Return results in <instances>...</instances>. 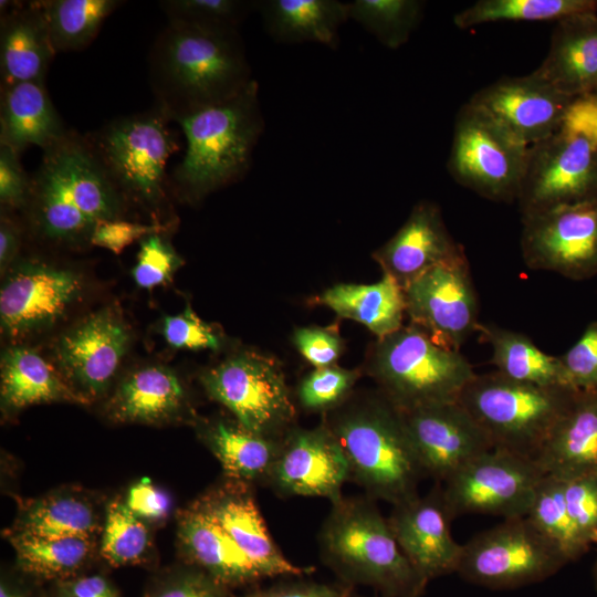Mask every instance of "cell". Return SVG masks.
I'll use <instances>...</instances> for the list:
<instances>
[{
  "label": "cell",
  "instance_id": "44dd1931",
  "mask_svg": "<svg viewBox=\"0 0 597 597\" xmlns=\"http://www.w3.org/2000/svg\"><path fill=\"white\" fill-rule=\"evenodd\" d=\"M387 520L400 549L425 579L457 573L462 544L451 534L440 485L392 505Z\"/></svg>",
  "mask_w": 597,
  "mask_h": 597
},
{
  "label": "cell",
  "instance_id": "e575fe53",
  "mask_svg": "<svg viewBox=\"0 0 597 597\" xmlns=\"http://www.w3.org/2000/svg\"><path fill=\"white\" fill-rule=\"evenodd\" d=\"M56 52L85 49L123 1L38 0Z\"/></svg>",
  "mask_w": 597,
  "mask_h": 597
},
{
  "label": "cell",
  "instance_id": "db71d44e",
  "mask_svg": "<svg viewBox=\"0 0 597 597\" xmlns=\"http://www.w3.org/2000/svg\"><path fill=\"white\" fill-rule=\"evenodd\" d=\"M154 597H231L229 588L197 568L179 576Z\"/></svg>",
  "mask_w": 597,
  "mask_h": 597
},
{
  "label": "cell",
  "instance_id": "680465c9",
  "mask_svg": "<svg viewBox=\"0 0 597 597\" xmlns=\"http://www.w3.org/2000/svg\"><path fill=\"white\" fill-rule=\"evenodd\" d=\"M0 597H22L17 591L8 588L3 583L0 586Z\"/></svg>",
  "mask_w": 597,
  "mask_h": 597
},
{
  "label": "cell",
  "instance_id": "ffe728a7",
  "mask_svg": "<svg viewBox=\"0 0 597 597\" xmlns=\"http://www.w3.org/2000/svg\"><path fill=\"white\" fill-rule=\"evenodd\" d=\"M574 102L534 72L501 77L469 101L528 146L558 132Z\"/></svg>",
  "mask_w": 597,
  "mask_h": 597
},
{
  "label": "cell",
  "instance_id": "bcb514c9",
  "mask_svg": "<svg viewBox=\"0 0 597 597\" xmlns=\"http://www.w3.org/2000/svg\"><path fill=\"white\" fill-rule=\"evenodd\" d=\"M562 482L574 523L589 545L597 543V473L579 474Z\"/></svg>",
  "mask_w": 597,
  "mask_h": 597
},
{
  "label": "cell",
  "instance_id": "4316f807",
  "mask_svg": "<svg viewBox=\"0 0 597 597\" xmlns=\"http://www.w3.org/2000/svg\"><path fill=\"white\" fill-rule=\"evenodd\" d=\"M533 461L561 480L597 473V389L577 392Z\"/></svg>",
  "mask_w": 597,
  "mask_h": 597
},
{
  "label": "cell",
  "instance_id": "ab89813d",
  "mask_svg": "<svg viewBox=\"0 0 597 597\" xmlns=\"http://www.w3.org/2000/svg\"><path fill=\"white\" fill-rule=\"evenodd\" d=\"M348 4L349 19L392 50L409 40L425 7V2L418 0H354Z\"/></svg>",
  "mask_w": 597,
  "mask_h": 597
},
{
  "label": "cell",
  "instance_id": "f546056e",
  "mask_svg": "<svg viewBox=\"0 0 597 597\" xmlns=\"http://www.w3.org/2000/svg\"><path fill=\"white\" fill-rule=\"evenodd\" d=\"M0 394L2 406L11 410L52 401L88 402L70 386L60 370L24 346L3 350Z\"/></svg>",
  "mask_w": 597,
  "mask_h": 597
},
{
  "label": "cell",
  "instance_id": "f5cc1de1",
  "mask_svg": "<svg viewBox=\"0 0 597 597\" xmlns=\"http://www.w3.org/2000/svg\"><path fill=\"white\" fill-rule=\"evenodd\" d=\"M125 504L143 521L156 522L168 516L171 499L167 492L154 485L148 478H144L129 489Z\"/></svg>",
  "mask_w": 597,
  "mask_h": 597
},
{
  "label": "cell",
  "instance_id": "8fae6325",
  "mask_svg": "<svg viewBox=\"0 0 597 597\" xmlns=\"http://www.w3.org/2000/svg\"><path fill=\"white\" fill-rule=\"evenodd\" d=\"M200 380L208 396L249 430L281 440L296 426L291 391L271 357L243 352L205 371Z\"/></svg>",
  "mask_w": 597,
  "mask_h": 597
},
{
  "label": "cell",
  "instance_id": "f907efd6",
  "mask_svg": "<svg viewBox=\"0 0 597 597\" xmlns=\"http://www.w3.org/2000/svg\"><path fill=\"white\" fill-rule=\"evenodd\" d=\"M354 587L341 582L328 584L304 576L280 577L276 583L254 588L241 597H353Z\"/></svg>",
  "mask_w": 597,
  "mask_h": 597
},
{
  "label": "cell",
  "instance_id": "74e56055",
  "mask_svg": "<svg viewBox=\"0 0 597 597\" xmlns=\"http://www.w3.org/2000/svg\"><path fill=\"white\" fill-rule=\"evenodd\" d=\"M525 517L558 547L568 563L589 547L568 512L563 482L557 478L543 476Z\"/></svg>",
  "mask_w": 597,
  "mask_h": 597
},
{
  "label": "cell",
  "instance_id": "9f6ffc18",
  "mask_svg": "<svg viewBox=\"0 0 597 597\" xmlns=\"http://www.w3.org/2000/svg\"><path fill=\"white\" fill-rule=\"evenodd\" d=\"M21 229L7 214H1L0 221V269L7 270L14 260L21 244Z\"/></svg>",
  "mask_w": 597,
  "mask_h": 597
},
{
  "label": "cell",
  "instance_id": "8992f818",
  "mask_svg": "<svg viewBox=\"0 0 597 597\" xmlns=\"http://www.w3.org/2000/svg\"><path fill=\"white\" fill-rule=\"evenodd\" d=\"M171 119L157 105L151 109L115 118L86 135L111 180L127 202L155 216L167 203V161L178 150ZM170 224V223H165Z\"/></svg>",
  "mask_w": 597,
  "mask_h": 597
},
{
  "label": "cell",
  "instance_id": "60d3db41",
  "mask_svg": "<svg viewBox=\"0 0 597 597\" xmlns=\"http://www.w3.org/2000/svg\"><path fill=\"white\" fill-rule=\"evenodd\" d=\"M149 546V532L142 519L121 501L109 503L102 534L101 554L114 566L134 564Z\"/></svg>",
  "mask_w": 597,
  "mask_h": 597
},
{
  "label": "cell",
  "instance_id": "7402d4cb",
  "mask_svg": "<svg viewBox=\"0 0 597 597\" xmlns=\"http://www.w3.org/2000/svg\"><path fill=\"white\" fill-rule=\"evenodd\" d=\"M198 502L220 523L264 579L305 576L315 570L292 563L282 553L264 522L252 484L227 478Z\"/></svg>",
  "mask_w": 597,
  "mask_h": 597
},
{
  "label": "cell",
  "instance_id": "4fadbf2b",
  "mask_svg": "<svg viewBox=\"0 0 597 597\" xmlns=\"http://www.w3.org/2000/svg\"><path fill=\"white\" fill-rule=\"evenodd\" d=\"M544 475L532 459L492 448L442 482L441 496L451 520L463 514L523 517Z\"/></svg>",
  "mask_w": 597,
  "mask_h": 597
},
{
  "label": "cell",
  "instance_id": "1f68e13d",
  "mask_svg": "<svg viewBox=\"0 0 597 597\" xmlns=\"http://www.w3.org/2000/svg\"><path fill=\"white\" fill-rule=\"evenodd\" d=\"M201 437L226 478L252 485L266 484L282 441L249 430L235 419L208 422Z\"/></svg>",
  "mask_w": 597,
  "mask_h": 597
},
{
  "label": "cell",
  "instance_id": "52a82bcc",
  "mask_svg": "<svg viewBox=\"0 0 597 597\" xmlns=\"http://www.w3.org/2000/svg\"><path fill=\"white\" fill-rule=\"evenodd\" d=\"M577 392L565 386L517 381L495 370L475 374L458 401L484 430L493 448L534 460Z\"/></svg>",
  "mask_w": 597,
  "mask_h": 597
},
{
  "label": "cell",
  "instance_id": "7dc6e473",
  "mask_svg": "<svg viewBox=\"0 0 597 597\" xmlns=\"http://www.w3.org/2000/svg\"><path fill=\"white\" fill-rule=\"evenodd\" d=\"M161 333L166 343L176 349H212L220 347V338L214 329L187 306L184 312L166 316Z\"/></svg>",
  "mask_w": 597,
  "mask_h": 597
},
{
  "label": "cell",
  "instance_id": "4dcf8cb0",
  "mask_svg": "<svg viewBox=\"0 0 597 597\" xmlns=\"http://www.w3.org/2000/svg\"><path fill=\"white\" fill-rule=\"evenodd\" d=\"M316 303L329 307L342 318L358 322L378 338L400 329L406 314L404 289L385 272L374 284L334 285L318 295Z\"/></svg>",
  "mask_w": 597,
  "mask_h": 597
},
{
  "label": "cell",
  "instance_id": "cb8c5ba5",
  "mask_svg": "<svg viewBox=\"0 0 597 597\" xmlns=\"http://www.w3.org/2000/svg\"><path fill=\"white\" fill-rule=\"evenodd\" d=\"M533 72L575 101L597 93V12L556 21L547 55Z\"/></svg>",
  "mask_w": 597,
  "mask_h": 597
},
{
  "label": "cell",
  "instance_id": "94428289",
  "mask_svg": "<svg viewBox=\"0 0 597 597\" xmlns=\"http://www.w3.org/2000/svg\"><path fill=\"white\" fill-rule=\"evenodd\" d=\"M355 597H368V596H355ZM371 597H379V596H371Z\"/></svg>",
  "mask_w": 597,
  "mask_h": 597
},
{
  "label": "cell",
  "instance_id": "603a6c76",
  "mask_svg": "<svg viewBox=\"0 0 597 597\" xmlns=\"http://www.w3.org/2000/svg\"><path fill=\"white\" fill-rule=\"evenodd\" d=\"M461 244L450 235L440 208L419 201L400 229L377 251L375 260L402 289L431 266L451 258Z\"/></svg>",
  "mask_w": 597,
  "mask_h": 597
},
{
  "label": "cell",
  "instance_id": "681fc988",
  "mask_svg": "<svg viewBox=\"0 0 597 597\" xmlns=\"http://www.w3.org/2000/svg\"><path fill=\"white\" fill-rule=\"evenodd\" d=\"M31 192V177L20 154L0 145V202L4 211L25 209Z\"/></svg>",
  "mask_w": 597,
  "mask_h": 597
},
{
  "label": "cell",
  "instance_id": "83f0119b",
  "mask_svg": "<svg viewBox=\"0 0 597 597\" xmlns=\"http://www.w3.org/2000/svg\"><path fill=\"white\" fill-rule=\"evenodd\" d=\"M67 132L44 82H21L1 87L0 145L18 154L29 146L45 150Z\"/></svg>",
  "mask_w": 597,
  "mask_h": 597
},
{
  "label": "cell",
  "instance_id": "d590c367",
  "mask_svg": "<svg viewBox=\"0 0 597 597\" xmlns=\"http://www.w3.org/2000/svg\"><path fill=\"white\" fill-rule=\"evenodd\" d=\"M19 534L44 538L91 540L98 527L96 513L84 499L52 495L32 503L18 523Z\"/></svg>",
  "mask_w": 597,
  "mask_h": 597
},
{
  "label": "cell",
  "instance_id": "6da1fadb",
  "mask_svg": "<svg viewBox=\"0 0 597 597\" xmlns=\"http://www.w3.org/2000/svg\"><path fill=\"white\" fill-rule=\"evenodd\" d=\"M126 207L86 136L69 130L43 150L24 210L39 239L78 247L91 244L100 222L122 219Z\"/></svg>",
  "mask_w": 597,
  "mask_h": 597
},
{
  "label": "cell",
  "instance_id": "d6986e66",
  "mask_svg": "<svg viewBox=\"0 0 597 597\" xmlns=\"http://www.w3.org/2000/svg\"><path fill=\"white\" fill-rule=\"evenodd\" d=\"M400 412L426 476L438 483L493 448L488 434L459 401Z\"/></svg>",
  "mask_w": 597,
  "mask_h": 597
},
{
  "label": "cell",
  "instance_id": "836d02e7",
  "mask_svg": "<svg viewBox=\"0 0 597 597\" xmlns=\"http://www.w3.org/2000/svg\"><path fill=\"white\" fill-rule=\"evenodd\" d=\"M492 347L491 363L500 374L543 387L563 386L558 357L542 352L527 336L494 325H478Z\"/></svg>",
  "mask_w": 597,
  "mask_h": 597
},
{
  "label": "cell",
  "instance_id": "30bf717a",
  "mask_svg": "<svg viewBox=\"0 0 597 597\" xmlns=\"http://www.w3.org/2000/svg\"><path fill=\"white\" fill-rule=\"evenodd\" d=\"M568 561L527 517L506 519L462 544L457 574L491 589L540 583Z\"/></svg>",
  "mask_w": 597,
  "mask_h": 597
},
{
  "label": "cell",
  "instance_id": "2e32d148",
  "mask_svg": "<svg viewBox=\"0 0 597 597\" xmlns=\"http://www.w3.org/2000/svg\"><path fill=\"white\" fill-rule=\"evenodd\" d=\"M82 277L42 261L18 264L0 291L2 333L24 337L50 328L81 298Z\"/></svg>",
  "mask_w": 597,
  "mask_h": 597
},
{
  "label": "cell",
  "instance_id": "b9f144b4",
  "mask_svg": "<svg viewBox=\"0 0 597 597\" xmlns=\"http://www.w3.org/2000/svg\"><path fill=\"white\" fill-rule=\"evenodd\" d=\"M253 3L243 0H164L159 6L168 22L238 30Z\"/></svg>",
  "mask_w": 597,
  "mask_h": 597
},
{
  "label": "cell",
  "instance_id": "d6a6232c",
  "mask_svg": "<svg viewBox=\"0 0 597 597\" xmlns=\"http://www.w3.org/2000/svg\"><path fill=\"white\" fill-rule=\"evenodd\" d=\"M185 390L177 375L164 366H146L129 374L109 400V413L125 422H156L179 412Z\"/></svg>",
  "mask_w": 597,
  "mask_h": 597
},
{
  "label": "cell",
  "instance_id": "ac0fdd59",
  "mask_svg": "<svg viewBox=\"0 0 597 597\" xmlns=\"http://www.w3.org/2000/svg\"><path fill=\"white\" fill-rule=\"evenodd\" d=\"M347 481L344 453L322 422L312 429L295 426L286 433L265 485L281 498H325L335 503Z\"/></svg>",
  "mask_w": 597,
  "mask_h": 597
},
{
  "label": "cell",
  "instance_id": "277c9868",
  "mask_svg": "<svg viewBox=\"0 0 597 597\" xmlns=\"http://www.w3.org/2000/svg\"><path fill=\"white\" fill-rule=\"evenodd\" d=\"M320 557L348 586L379 597H422L427 584L400 549L376 500L343 496L332 503L317 535Z\"/></svg>",
  "mask_w": 597,
  "mask_h": 597
},
{
  "label": "cell",
  "instance_id": "e0dca14e",
  "mask_svg": "<svg viewBox=\"0 0 597 597\" xmlns=\"http://www.w3.org/2000/svg\"><path fill=\"white\" fill-rule=\"evenodd\" d=\"M130 342L118 311L106 307L65 332L54 354L59 370L87 401L101 396L116 375Z\"/></svg>",
  "mask_w": 597,
  "mask_h": 597
},
{
  "label": "cell",
  "instance_id": "8d00e7d4",
  "mask_svg": "<svg viewBox=\"0 0 597 597\" xmlns=\"http://www.w3.org/2000/svg\"><path fill=\"white\" fill-rule=\"evenodd\" d=\"M597 12L596 0H480L458 12L453 22L468 29L496 21H558L582 12Z\"/></svg>",
  "mask_w": 597,
  "mask_h": 597
},
{
  "label": "cell",
  "instance_id": "5bb4252c",
  "mask_svg": "<svg viewBox=\"0 0 597 597\" xmlns=\"http://www.w3.org/2000/svg\"><path fill=\"white\" fill-rule=\"evenodd\" d=\"M404 293L410 324L437 345L460 352L476 331L478 297L463 248L415 277Z\"/></svg>",
  "mask_w": 597,
  "mask_h": 597
},
{
  "label": "cell",
  "instance_id": "7c38bea8",
  "mask_svg": "<svg viewBox=\"0 0 597 597\" xmlns=\"http://www.w3.org/2000/svg\"><path fill=\"white\" fill-rule=\"evenodd\" d=\"M597 200V145L566 124L528 146L516 201L522 217Z\"/></svg>",
  "mask_w": 597,
  "mask_h": 597
},
{
  "label": "cell",
  "instance_id": "ba28073f",
  "mask_svg": "<svg viewBox=\"0 0 597 597\" xmlns=\"http://www.w3.org/2000/svg\"><path fill=\"white\" fill-rule=\"evenodd\" d=\"M368 371L379 392L400 411L458 401L475 375L460 352L437 345L411 324L378 338Z\"/></svg>",
  "mask_w": 597,
  "mask_h": 597
},
{
  "label": "cell",
  "instance_id": "11a10c76",
  "mask_svg": "<svg viewBox=\"0 0 597 597\" xmlns=\"http://www.w3.org/2000/svg\"><path fill=\"white\" fill-rule=\"evenodd\" d=\"M565 124L585 133L597 145V93L576 100Z\"/></svg>",
  "mask_w": 597,
  "mask_h": 597
},
{
  "label": "cell",
  "instance_id": "9a60e30c",
  "mask_svg": "<svg viewBox=\"0 0 597 597\" xmlns=\"http://www.w3.org/2000/svg\"><path fill=\"white\" fill-rule=\"evenodd\" d=\"M521 250L532 270L580 281L597 274V200L522 217Z\"/></svg>",
  "mask_w": 597,
  "mask_h": 597
},
{
  "label": "cell",
  "instance_id": "484cf974",
  "mask_svg": "<svg viewBox=\"0 0 597 597\" xmlns=\"http://www.w3.org/2000/svg\"><path fill=\"white\" fill-rule=\"evenodd\" d=\"M178 538L187 558L223 586L256 585L263 576L199 502L185 511Z\"/></svg>",
  "mask_w": 597,
  "mask_h": 597
},
{
  "label": "cell",
  "instance_id": "f6af8a7d",
  "mask_svg": "<svg viewBox=\"0 0 597 597\" xmlns=\"http://www.w3.org/2000/svg\"><path fill=\"white\" fill-rule=\"evenodd\" d=\"M558 362L563 386L577 391L597 389V322L586 327Z\"/></svg>",
  "mask_w": 597,
  "mask_h": 597
},
{
  "label": "cell",
  "instance_id": "7bdbcfd3",
  "mask_svg": "<svg viewBox=\"0 0 597 597\" xmlns=\"http://www.w3.org/2000/svg\"><path fill=\"white\" fill-rule=\"evenodd\" d=\"M359 377L357 370L337 366L316 368L297 388V400L308 411L329 412L344 404Z\"/></svg>",
  "mask_w": 597,
  "mask_h": 597
},
{
  "label": "cell",
  "instance_id": "816d5d0a",
  "mask_svg": "<svg viewBox=\"0 0 597 597\" xmlns=\"http://www.w3.org/2000/svg\"><path fill=\"white\" fill-rule=\"evenodd\" d=\"M298 352L316 368L332 366L342 353L338 331L331 327H303L294 333Z\"/></svg>",
  "mask_w": 597,
  "mask_h": 597
},
{
  "label": "cell",
  "instance_id": "c3c4849f",
  "mask_svg": "<svg viewBox=\"0 0 597 597\" xmlns=\"http://www.w3.org/2000/svg\"><path fill=\"white\" fill-rule=\"evenodd\" d=\"M172 226L159 222L142 223L124 219L105 220L94 229L91 244L121 254L133 242L140 241L150 234L168 232Z\"/></svg>",
  "mask_w": 597,
  "mask_h": 597
},
{
  "label": "cell",
  "instance_id": "ee69618b",
  "mask_svg": "<svg viewBox=\"0 0 597 597\" xmlns=\"http://www.w3.org/2000/svg\"><path fill=\"white\" fill-rule=\"evenodd\" d=\"M165 234L167 232L150 234L139 241L132 275L136 285L142 289L151 290L165 284L182 264L181 258Z\"/></svg>",
  "mask_w": 597,
  "mask_h": 597
},
{
  "label": "cell",
  "instance_id": "5b68a950",
  "mask_svg": "<svg viewBox=\"0 0 597 597\" xmlns=\"http://www.w3.org/2000/svg\"><path fill=\"white\" fill-rule=\"evenodd\" d=\"M186 138V151L172 172L177 195L200 201L237 182L249 171L264 130L259 85L253 80L237 96L175 121Z\"/></svg>",
  "mask_w": 597,
  "mask_h": 597
},
{
  "label": "cell",
  "instance_id": "7a4b0ae2",
  "mask_svg": "<svg viewBox=\"0 0 597 597\" xmlns=\"http://www.w3.org/2000/svg\"><path fill=\"white\" fill-rule=\"evenodd\" d=\"M148 65L156 105L174 122L237 96L254 80L238 30L168 22Z\"/></svg>",
  "mask_w": 597,
  "mask_h": 597
},
{
  "label": "cell",
  "instance_id": "9c48e42d",
  "mask_svg": "<svg viewBox=\"0 0 597 597\" xmlns=\"http://www.w3.org/2000/svg\"><path fill=\"white\" fill-rule=\"evenodd\" d=\"M528 145L481 108L465 103L458 112L447 167L451 177L498 202L517 199Z\"/></svg>",
  "mask_w": 597,
  "mask_h": 597
},
{
  "label": "cell",
  "instance_id": "6f0895ef",
  "mask_svg": "<svg viewBox=\"0 0 597 597\" xmlns=\"http://www.w3.org/2000/svg\"><path fill=\"white\" fill-rule=\"evenodd\" d=\"M65 597H119L113 586L102 576L93 575L71 582Z\"/></svg>",
  "mask_w": 597,
  "mask_h": 597
},
{
  "label": "cell",
  "instance_id": "91938a15",
  "mask_svg": "<svg viewBox=\"0 0 597 597\" xmlns=\"http://www.w3.org/2000/svg\"><path fill=\"white\" fill-rule=\"evenodd\" d=\"M593 575H594L595 587L597 589V561L594 566Z\"/></svg>",
  "mask_w": 597,
  "mask_h": 597
},
{
  "label": "cell",
  "instance_id": "d4e9b609",
  "mask_svg": "<svg viewBox=\"0 0 597 597\" xmlns=\"http://www.w3.org/2000/svg\"><path fill=\"white\" fill-rule=\"evenodd\" d=\"M1 87L44 82L56 53L38 1H0Z\"/></svg>",
  "mask_w": 597,
  "mask_h": 597
},
{
  "label": "cell",
  "instance_id": "f1b7e54d",
  "mask_svg": "<svg viewBox=\"0 0 597 597\" xmlns=\"http://www.w3.org/2000/svg\"><path fill=\"white\" fill-rule=\"evenodd\" d=\"M255 4L268 33L277 42H313L336 49L349 4L338 0H265Z\"/></svg>",
  "mask_w": 597,
  "mask_h": 597
},
{
  "label": "cell",
  "instance_id": "f35d334b",
  "mask_svg": "<svg viewBox=\"0 0 597 597\" xmlns=\"http://www.w3.org/2000/svg\"><path fill=\"white\" fill-rule=\"evenodd\" d=\"M20 567L41 577H63L88 558L92 542L82 537L44 538L15 533L11 536Z\"/></svg>",
  "mask_w": 597,
  "mask_h": 597
},
{
  "label": "cell",
  "instance_id": "3957f363",
  "mask_svg": "<svg viewBox=\"0 0 597 597\" xmlns=\"http://www.w3.org/2000/svg\"><path fill=\"white\" fill-rule=\"evenodd\" d=\"M323 423L337 440L349 481L374 500L396 505L418 495L426 476L401 412L380 392L349 398L326 413Z\"/></svg>",
  "mask_w": 597,
  "mask_h": 597
}]
</instances>
